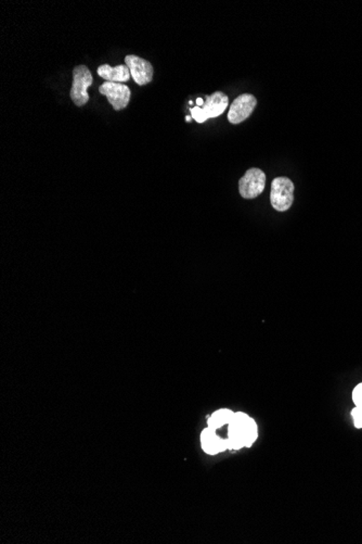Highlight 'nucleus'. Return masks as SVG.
<instances>
[{"mask_svg":"<svg viewBox=\"0 0 362 544\" xmlns=\"http://www.w3.org/2000/svg\"><path fill=\"white\" fill-rule=\"evenodd\" d=\"M125 64L128 66L133 81L139 86L149 84L152 81L155 70H153L152 64L147 61L145 59L135 56V54H128L125 58Z\"/></svg>","mask_w":362,"mask_h":544,"instance_id":"obj_8","label":"nucleus"},{"mask_svg":"<svg viewBox=\"0 0 362 544\" xmlns=\"http://www.w3.org/2000/svg\"><path fill=\"white\" fill-rule=\"evenodd\" d=\"M94 78L92 72L86 66H78L73 70V84L70 96L73 102L78 107H83L88 102L89 95L87 90L92 86Z\"/></svg>","mask_w":362,"mask_h":544,"instance_id":"obj_4","label":"nucleus"},{"mask_svg":"<svg viewBox=\"0 0 362 544\" xmlns=\"http://www.w3.org/2000/svg\"><path fill=\"white\" fill-rule=\"evenodd\" d=\"M351 399H353L354 404L357 408L362 410V382L358 384L355 388H354L353 394H351Z\"/></svg>","mask_w":362,"mask_h":544,"instance_id":"obj_12","label":"nucleus"},{"mask_svg":"<svg viewBox=\"0 0 362 544\" xmlns=\"http://www.w3.org/2000/svg\"><path fill=\"white\" fill-rule=\"evenodd\" d=\"M97 73L100 78L107 82L121 83L123 84L131 78V71L126 64H119V66H112L109 64H102L97 69Z\"/></svg>","mask_w":362,"mask_h":544,"instance_id":"obj_10","label":"nucleus"},{"mask_svg":"<svg viewBox=\"0 0 362 544\" xmlns=\"http://www.w3.org/2000/svg\"><path fill=\"white\" fill-rule=\"evenodd\" d=\"M229 105V98L222 92H216L207 96L204 100L203 106L191 108L192 119L198 123L205 122L210 117H217L226 111Z\"/></svg>","mask_w":362,"mask_h":544,"instance_id":"obj_3","label":"nucleus"},{"mask_svg":"<svg viewBox=\"0 0 362 544\" xmlns=\"http://www.w3.org/2000/svg\"><path fill=\"white\" fill-rule=\"evenodd\" d=\"M266 174L260 169L248 170L239 182V191L244 199H254L262 195L266 186Z\"/></svg>","mask_w":362,"mask_h":544,"instance_id":"obj_5","label":"nucleus"},{"mask_svg":"<svg viewBox=\"0 0 362 544\" xmlns=\"http://www.w3.org/2000/svg\"><path fill=\"white\" fill-rule=\"evenodd\" d=\"M351 416L354 420V426H355V427L357 428V430H362L361 408H357V406H355V408H354L353 410H351Z\"/></svg>","mask_w":362,"mask_h":544,"instance_id":"obj_13","label":"nucleus"},{"mask_svg":"<svg viewBox=\"0 0 362 544\" xmlns=\"http://www.w3.org/2000/svg\"><path fill=\"white\" fill-rule=\"evenodd\" d=\"M258 439V424L254 418L244 412H236L228 425V447L229 450L238 451L251 448Z\"/></svg>","mask_w":362,"mask_h":544,"instance_id":"obj_1","label":"nucleus"},{"mask_svg":"<svg viewBox=\"0 0 362 544\" xmlns=\"http://www.w3.org/2000/svg\"><path fill=\"white\" fill-rule=\"evenodd\" d=\"M258 106V99L251 94H243L234 99L228 113V120L231 124H240L250 117Z\"/></svg>","mask_w":362,"mask_h":544,"instance_id":"obj_7","label":"nucleus"},{"mask_svg":"<svg viewBox=\"0 0 362 544\" xmlns=\"http://www.w3.org/2000/svg\"><path fill=\"white\" fill-rule=\"evenodd\" d=\"M200 441H201L202 450L208 455H217L229 450L227 438H222L217 434V430L213 428H204L202 430Z\"/></svg>","mask_w":362,"mask_h":544,"instance_id":"obj_9","label":"nucleus"},{"mask_svg":"<svg viewBox=\"0 0 362 544\" xmlns=\"http://www.w3.org/2000/svg\"><path fill=\"white\" fill-rule=\"evenodd\" d=\"M191 120H192V117H189V115H187V117H186V121H187V122H190V121Z\"/></svg>","mask_w":362,"mask_h":544,"instance_id":"obj_15","label":"nucleus"},{"mask_svg":"<svg viewBox=\"0 0 362 544\" xmlns=\"http://www.w3.org/2000/svg\"><path fill=\"white\" fill-rule=\"evenodd\" d=\"M204 100L202 98H198L197 99V106L198 107H202L203 106Z\"/></svg>","mask_w":362,"mask_h":544,"instance_id":"obj_14","label":"nucleus"},{"mask_svg":"<svg viewBox=\"0 0 362 544\" xmlns=\"http://www.w3.org/2000/svg\"><path fill=\"white\" fill-rule=\"evenodd\" d=\"M100 94L108 98L109 102L115 111H121L128 106L131 100V90L121 83L105 82L99 87Z\"/></svg>","mask_w":362,"mask_h":544,"instance_id":"obj_6","label":"nucleus"},{"mask_svg":"<svg viewBox=\"0 0 362 544\" xmlns=\"http://www.w3.org/2000/svg\"><path fill=\"white\" fill-rule=\"evenodd\" d=\"M295 186L288 177H277L271 184L270 202L276 211H288L294 201Z\"/></svg>","mask_w":362,"mask_h":544,"instance_id":"obj_2","label":"nucleus"},{"mask_svg":"<svg viewBox=\"0 0 362 544\" xmlns=\"http://www.w3.org/2000/svg\"><path fill=\"white\" fill-rule=\"evenodd\" d=\"M234 410H229V408H220V410H215L212 415L208 418L207 427L213 428V430H220L224 426H228L234 418Z\"/></svg>","mask_w":362,"mask_h":544,"instance_id":"obj_11","label":"nucleus"}]
</instances>
